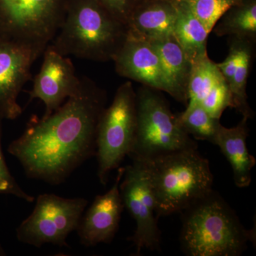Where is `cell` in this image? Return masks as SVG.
<instances>
[{"label":"cell","instance_id":"ac0fdd59","mask_svg":"<svg viewBox=\"0 0 256 256\" xmlns=\"http://www.w3.org/2000/svg\"><path fill=\"white\" fill-rule=\"evenodd\" d=\"M212 31L216 36L256 40V0H242L222 16Z\"/></svg>","mask_w":256,"mask_h":256},{"label":"cell","instance_id":"ffe728a7","mask_svg":"<svg viewBox=\"0 0 256 256\" xmlns=\"http://www.w3.org/2000/svg\"><path fill=\"white\" fill-rule=\"evenodd\" d=\"M224 78L217 64L210 60L208 54L192 64L188 86V107L201 104L208 92Z\"/></svg>","mask_w":256,"mask_h":256},{"label":"cell","instance_id":"d6986e66","mask_svg":"<svg viewBox=\"0 0 256 256\" xmlns=\"http://www.w3.org/2000/svg\"><path fill=\"white\" fill-rule=\"evenodd\" d=\"M254 42L242 38L239 60L233 80L228 86L232 94V108L238 111L242 117L254 118V112L248 104L247 95L248 80L250 74L254 55Z\"/></svg>","mask_w":256,"mask_h":256},{"label":"cell","instance_id":"3957f363","mask_svg":"<svg viewBox=\"0 0 256 256\" xmlns=\"http://www.w3.org/2000/svg\"><path fill=\"white\" fill-rule=\"evenodd\" d=\"M128 35L127 25L96 0H69L64 22L50 45L64 56L114 62Z\"/></svg>","mask_w":256,"mask_h":256},{"label":"cell","instance_id":"cb8c5ba5","mask_svg":"<svg viewBox=\"0 0 256 256\" xmlns=\"http://www.w3.org/2000/svg\"><path fill=\"white\" fill-rule=\"evenodd\" d=\"M3 120L4 118L0 116V195H12L28 203H32L35 201L34 197L28 194L20 188L16 180L10 172L5 161L2 146Z\"/></svg>","mask_w":256,"mask_h":256},{"label":"cell","instance_id":"5b68a950","mask_svg":"<svg viewBox=\"0 0 256 256\" xmlns=\"http://www.w3.org/2000/svg\"><path fill=\"white\" fill-rule=\"evenodd\" d=\"M160 92L146 86L137 94V132L129 158L148 160L176 152L198 150L178 124Z\"/></svg>","mask_w":256,"mask_h":256},{"label":"cell","instance_id":"d4e9b609","mask_svg":"<svg viewBox=\"0 0 256 256\" xmlns=\"http://www.w3.org/2000/svg\"><path fill=\"white\" fill-rule=\"evenodd\" d=\"M114 18L126 24L136 10L146 0H96Z\"/></svg>","mask_w":256,"mask_h":256},{"label":"cell","instance_id":"9c48e42d","mask_svg":"<svg viewBox=\"0 0 256 256\" xmlns=\"http://www.w3.org/2000/svg\"><path fill=\"white\" fill-rule=\"evenodd\" d=\"M120 192L124 208L136 220V230L128 240L136 247V255H140L144 249L160 250V217L149 173L142 160H132V164L124 168Z\"/></svg>","mask_w":256,"mask_h":256},{"label":"cell","instance_id":"2e32d148","mask_svg":"<svg viewBox=\"0 0 256 256\" xmlns=\"http://www.w3.org/2000/svg\"><path fill=\"white\" fill-rule=\"evenodd\" d=\"M150 43L160 57L166 92L178 102L188 104L191 60L174 36Z\"/></svg>","mask_w":256,"mask_h":256},{"label":"cell","instance_id":"ba28073f","mask_svg":"<svg viewBox=\"0 0 256 256\" xmlns=\"http://www.w3.org/2000/svg\"><path fill=\"white\" fill-rule=\"evenodd\" d=\"M88 201L45 194L36 198L32 214L16 229L18 242L36 248L45 244L68 246L66 239L76 232Z\"/></svg>","mask_w":256,"mask_h":256},{"label":"cell","instance_id":"8992f818","mask_svg":"<svg viewBox=\"0 0 256 256\" xmlns=\"http://www.w3.org/2000/svg\"><path fill=\"white\" fill-rule=\"evenodd\" d=\"M137 132V94L132 82L118 89L114 101L101 114L96 137L98 176L106 186L112 172L129 156Z\"/></svg>","mask_w":256,"mask_h":256},{"label":"cell","instance_id":"44dd1931","mask_svg":"<svg viewBox=\"0 0 256 256\" xmlns=\"http://www.w3.org/2000/svg\"><path fill=\"white\" fill-rule=\"evenodd\" d=\"M176 116L178 124L190 137L214 144L220 120L214 118L201 104L186 108Z\"/></svg>","mask_w":256,"mask_h":256},{"label":"cell","instance_id":"e0dca14e","mask_svg":"<svg viewBox=\"0 0 256 256\" xmlns=\"http://www.w3.org/2000/svg\"><path fill=\"white\" fill-rule=\"evenodd\" d=\"M175 1L178 14L174 37L193 64L208 54L207 43L210 34L186 5L178 0Z\"/></svg>","mask_w":256,"mask_h":256},{"label":"cell","instance_id":"7402d4cb","mask_svg":"<svg viewBox=\"0 0 256 256\" xmlns=\"http://www.w3.org/2000/svg\"><path fill=\"white\" fill-rule=\"evenodd\" d=\"M191 10L194 15L210 33L226 12L242 0H178Z\"/></svg>","mask_w":256,"mask_h":256},{"label":"cell","instance_id":"6da1fadb","mask_svg":"<svg viewBox=\"0 0 256 256\" xmlns=\"http://www.w3.org/2000/svg\"><path fill=\"white\" fill-rule=\"evenodd\" d=\"M106 104L105 90L84 78L78 94L54 112L42 119L34 117L8 152L28 178L52 186L62 184L96 156L98 126Z\"/></svg>","mask_w":256,"mask_h":256},{"label":"cell","instance_id":"5bb4252c","mask_svg":"<svg viewBox=\"0 0 256 256\" xmlns=\"http://www.w3.org/2000/svg\"><path fill=\"white\" fill-rule=\"evenodd\" d=\"M178 14L175 0H146L128 22L129 34L150 42L174 36Z\"/></svg>","mask_w":256,"mask_h":256},{"label":"cell","instance_id":"4fadbf2b","mask_svg":"<svg viewBox=\"0 0 256 256\" xmlns=\"http://www.w3.org/2000/svg\"><path fill=\"white\" fill-rule=\"evenodd\" d=\"M114 62L120 76L168 92L159 56L150 42L129 34Z\"/></svg>","mask_w":256,"mask_h":256},{"label":"cell","instance_id":"484cf974","mask_svg":"<svg viewBox=\"0 0 256 256\" xmlns=\"http://www.w3.org/2000/svg\"><path fill=\"white\" fill-rule=\"evenodd\" d=\"M5 255H6V252H5L4 248H3V247L2 246L1 244H0V256Z\"/></svg>","mask_w":256,"mask_h":256},{"label":"cell","instance_id":"30bf717a","mask_svg":"<svg viewBox=\"0 0 256 256\" xmlns=\"http://www.w3.org/2000/svg\"><path fill=\"white\" fill-rule=\"evenodd\" d=\"M40 56L30 47L0 36V116L14 120L22 116L18 96L32 78V67Z\"/></svg>","mask_w":256,"mask_h":256},{"label":"cell","instance_id":"7a4b0ae2","mask_svg":"<svg viewBox=\"0 0 256 256\" xmlns=\"http://www.w3.org/2000/svg\"><path fill=\"white\" fill-rule=\"evenodd\" d=\"M182 248L190 256H239L256 242L227 202L214 191L181 212Z\"/></svg>","mask_w":256,"mask_h":256},{"label":"cell","instance_id":"8fae6325","mask_svg":"<svg viewBox=\"0 0 256 256\" xmlns=\"http://www.w3.org/2000/svg\"><path fill=\"white\" fill-rule=\"evenodd\" d=\"M41 70L28 92L30 100L40 99L45 105L43 118H47L63 105L64 101L78 94L82 80L78 77L73 62L58 53L50 45L44 52Z\"/></svg>","mask_w":256,"mask_h":256},{"label":"cell","instance_id":"52a82bcc","mask_svg":"<svg viewBox=\"0 0 256 256\" xmlns=\"http://www.w3.org/2000/svg\"><path fill=\"white\" fill-rule=\"evenodd\" d=\"M69 0H0V36L41 56L56 36Z\"/></svg>","mask_w":256,"mask_h":256},{"label":"cell","instance_id":"277c9868","mask_svg":"<svg viewBox=\"0 0 256 256\" xmlns=\"http://www.w3.org/2000/svg\"><path fill=\"white\" fill-rule=\"evenodd\" d=\"M142 161L149 173L159 217L181 213L214 190L210 162L198 150Z\"/></svg>","mask_w":256,"mask_h":256},{"label":"cell","instance_id":"603a6c76","mask_svg":"<svg viewBox=\"0 0 256 256\" xmlns=\"http://www.w3.org/2000/svg\"><path fill=\"white\" fill-rule=\"evenodd\" d=\"M214 118L220 120L224 111L232 108V94L225 80L217 84L201 102Z\"/></svg>","mask_w":256,"mask_h":256},{"label":"cell","instance_id":"9a60e30c","mask_svg":"<svg viewBox=\"0 0 256 256\" xmlns=\"http://www.w3.org/2000/svg\"><path fill=\"white\" fill-rule=\"evenodd\" d=\"M248 119L244 117L238 126L232 128L220 124L214 144L220 148L233 170L234 182L238 188H246L252 182V172L256 160L249 152L247 139L249 136Z\"/></svg>","mask_w":256,"mask_h":256},{"label":"cell","instance_id":"7c38bea8","mask_svg":"<svg viewBox=\"0 0 256 256\" xmlns=\"http://www.w3.org/2000/svg\"><path fill=\"white\" fill-rule=\"evenodd\" d=\"M124 172V168H119L112 188L105 194L96 196L92 206L82 215L76 232L84 246L110 244L116 237L124 208L120 192Z\"/></svg>","mask_w":256,"mask_h":256}]
</instances>
